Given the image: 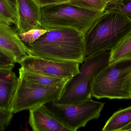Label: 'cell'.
Instances as JSON below:
<instances>
[{
    "instance_id": "obj_25",
    "label": "cell",
    "mask_w": 131,
    "mask_h": 131,
    "mask_svg": "<svg viewBox=\"0 0 131 131\" xmlns=\"http://www.w3.org/2000/svg\"><path fill=\"white\" fill-rule=\"evenodd\" d=\"M104 2H105V4H106V5H107L109 4V3H111V2L115 1V0H104Z\"/></svg>"
},
{
    "instance_id": "obj_19",
    "label": "cell",
    "mask_w": 131,
    "mask_h": 131,
    "mask_svg": "<svg viewBox=\"0 0 131 131\" xmlns=\"http://www.w3.org/2000/svg\"><path fill=\"white\" fill-rule=\"evenodd\" d=\"M47 31L48 30L42 28H34L27 32L18 34L22 41L25 44H30L37 40L41 35L46 33Z\"/></svg>"
},
{
    "instance_id": "obj_21",
    "label": "cell",
    "mask_w": 131,
    "mask_h": 131,
    "mask_svg": "<svg viewBox=\"0 0 131 131\" xmlns=\"http://www.w3.org/2000/svg\"><path fill=\"white\" fill-rule=\"evenodd\" d=\"M40 7L68 2L70 0H35Z\"/></svg>"
},
{
    "instance_id": "obj_4",
    "label": "cell",
    "mask_w": 131,
    "mask_h": 131,
    "mask_svg": "<svg viewBox=\"0 0 131 131\" xmlns=\"http://www.w3.org/2000/svg\"><path fill=\"white\" fill-rule=\"evenodd\" d=\"M110 51L85 57L79 71L65 85L60 97L54 102L61 105L81 103L92 99L95 76L109 63Z\"/></svg>"
},
{
    "instance_id": "obj_24",
    "label": "cell",
    "mask_w": 131,
    "mask_h": 131,
    "mask_svg": "<svg viewBox=\"0 0 131 131\" xmlns=\"http://www.w3.org/2000/svg\"><path fill=\"white\" fill-rule=\"evenodd\" d=\"M8 1L9 2V3L10 4L12 5V7L14 8L16 11V8H15V0H8Z\"/></svg>"
},
{
    "instance_id": "obj_9",
    "label": "cell",
    "mask_w": 131,
    "mask_h": 131,
    "mask_svg": "<svg viewBox=\"0 0 131 131\" xmlns=\"http://www.w3.org/2000/svg\"><path fill=\"white\" fill-rule=\"evenodd\" d=\"M30 55V50L22 41L16 29L0 22V57L20 64Z\"/></svg>"
},
{
    "instance_id": "obj_2",
    "label": "cell",
    "mask_w": 131,
    "mask_h": 131,
    "mask_svg": "<svg viewBox=\"0 0 131 131\" xmlns=\"http://www.w3.org/2000/svg\"><path fill=\"white\" fill-rule=\"evenodd\" d=\"M105 12L84 36L85 57L111 51L131 33V19L117 11Z\"/></svg>"
},
{
    "instance_id": "obj_11",
    "label": "cell",
    "mask_w": 131,
    "mask_h": 131,
    "mask_svg": "<svg viewBox=\"0 0 131 131\" xmlns=\"http://www.w3.org/2000/svg\"><path fill=\"white\" fill-rule=\"evenodd\" d=\"M29 124L34 131H71L44 105L29 110Z\"/></svg>"
},
{
    "instance_id": "obj_22",
    "label": "cell",
    "mask_w": 131,
    "mask_h": 131,
    "mask_svg": "<svg viewBox=\"0 0 131 131\" xmlns=\"http://www.w3.org/2000/svg\"><path fill=\"white\" fill-rule=\"evenodd\" d=\"M15 63L11 60L0 57V68L14 67Z\"/></svg>"
},
{
    "instance_id": "obj_17",
    "label": "cell",
    "mask_w": 131,
    "mask_h": 131,
    "mask_svg": "<svg viewBox=\"0 0 131 131\" xmlns=\"http://www.w3.org/2000/svg\"><path fill=\"white\" fill-rule=\"evenodd\" d=\"M68 2L80 7L94 11H105L106 4L104 0H70Z\"/></svg>"
},
{
    "instance_id": "obj_5",
    "label": "cell",
    "mask_w": 131,
    "mask_h": 131,
    "mask_svg": "<svg viewBox=\"0 0 131 131\" xmlns=\"http://www.w3.org/2000/svg\"><path fill=\"white\" fill-rule=\"evenodd\" d=\"M92 90L97 99H131V61L108 64L95 76Z\"/></svg>"
},
{
    "instance_id": "obj_1",
    "label": "cell",
    "mask_w": 131,
    "mask_h": 131,
    "mask_svg": "<svg viewBox=\"0 0 131 131\" xmlns=\"http://www.w3.org/2000/svg\"><path fill=\"white\" fill-rule=\"evenodd\" d=\"M84 34L68 28L48 30L37 40L26 44L33 56L79 64L85 58Z\"/></svg>"
},
{
    "instance_id": "obj_12",
    "label": "cell",
    "mask_w": 131,
    "mask_h": 131,
    "mask_svg": "<svg viewBox=\"0 0 131 131\" xmlns=\"http://www.w3.org/2000/svg\"><path fill=\"white\" fill-rule=\"evenodd\" d=\"M14 67L0 68V108L9 111L18 82Z\"/></svg>"
},
{
    "instance_id": "obj_20",
    "label": "cell",
    "mask_w": 131,
    "mask_h": 131,
    "mask_svg": "<svg viewBox=\"0 0 131 131\" xmlns=\"http://www.w3.org/2000/svg\"><path fill=\"white\" fill-rule=\"evenodd\" d=\"M13 114L9 111L0 108V131L5 130L10 124Z\"/></svg>"
},
{
    "instance_id": "obj_23",
    "label": "cell",
    "mask_w": 131,
    "mask_h": 131,
    "mask_svg": "<svg viewBox=\"0 0 131 131\" xmlns=\"http://www.w3.org/2000/svg\"><path fill=\"white\" fill-rule=\"evenodd\" d=\"M131 131V122L127 125L122 128L120 131Z\"/></svg>"
},
{
    "instance_id": "obj_8",
    "label": "cell",
    "mask_w": 131,
    "mask_h": 131,
    "mask_svg": "<svg viewBox=\"0 0 131 131\" xmlns=\"http://www.w3.org/2000/svg\"><path fill=\"white\" fill-rule=\"evenodd\" d=\"M24 70L69 80L79 71V63L61 61L30 55L20 64Z\"/></svg>"
},
{
    "instance_id": "obj_6",
    "label": "cell",
    "mask_w": 131,
    "mask_h": 131,
    "mask_svg": "<svg viewBox=\"0 0 131 131\" xmlns=\"http://www.w3.org/2000/svg\"><path fill=\"white\" fill-rule=\"evenodd\" d=\"M67 82L58 86L46 87L18 77L9 111L16 114L55 101L60 97Z\"/></svg>"
},
{
    "instance_id": "obj_13",
    "label": "cell",
    "mask_w": 131,
    "mask_h": 131,
    "mask_svg": "<svg viewBox=\"0 0 131 131\" xmlns=\"http://www.w3.org/2000/svg\"><path fill=\"white\" fill-rule=\"evenodd\" d=\"M131 122V106L115 112L108 120L103 131H120Z\"/></svg>"
},
{
    "instance_id": "obj_15",
    "label": "cell",
    "mask_w": 131,
    "mask_h": 131,
    "mask_svg": "<svg viewBox=\"0 0 131 131\" xmlns=\"http://www.w3.org/2000/svg\"><path fill=\"white\" fill-rule=\"evenodd\" d=\"M131 61V33L110 51L109 63Z\"/></svg>"
},
{
    "instance_id": "obj_16",
    "label": "cell",
    "mask_w": 131,
    "mask_h": 131,
    "mask_svg": "<svg viewBox=\"0 0 131 131\" xmlns=\"http://www.w3.org/2000/svg\"><path fill=\"white\" fill-rule=\"evenodd\" d=\"M0 22L16 25V11L8 0H0Z\"/></svg>"
},
{
    "instance_id": "obj_3",
    "label": "cell",
    "mask_w": 131,
    "mask_h": 131,
    "mask_svg": "<svg viewBox=\"0 0 131 131\" xmlns=\"http://www.w3.org/2000/svg\"><path fill=\"white\" fill-rule=\"evenodd\" d=\"M105 11H91L69 2L40 7L41 27L47 30L72 28L84 35Z\"/></svg>"
},
{
    "instance_id": "obj_18",
    "label": "cell",
    "mask_w": 131,
    "mask_h": 131,
    "mask_svg": "<svg viewBox=\"0 0 131 131\" xmlns=\"http://www.w3.org/2000/svg\"><path fill=\"white\" fill-rule=\"evenodd\" d=\"M117 11L131 19V0H115L106 5L105 11Z\"/></svg>"
},
{
    "instance_id": "obj_14",
    "label": "cell",
    "mask_w": 131,
    "mask_h": 131,
    "mask_svg": "<svg viewBox=\"0 0 131 131\" xmlns=\"http://www.w3.org/2000/svg\"><path fill=\"white\" fill-rule=\"evenodd\" d=\"M19 72L20 77L29 82L46 87L58 86L66 83L69 80L26 71L20 68H19Z\"/></svg>"
},
{
    "instance_id": "obj_10",
    "label": "cell",
    "mask_w": 131,
    "mask_h": 131,
    "mask_svg": "<svg viewBox=\"0 0 131 131\" xmlns=\"http://www.w3.org/2000/svg\"><path fill=\"white\" fill-rule=\"evenodd\" d=\"M16 31L18 34L41 28L40 7L35 0H15Z\"/></svg>"
},
{
    "instance_id": "obj_7",
    "label": "cell",
    "mask_w": 131,
    "mask_h": 131,
    "mask_svg": "<svg viewBox=\"0 0 131 131\" xmlns=\"http://www.w3.org/2000/svg\"><path fill=\"white\" fill-rule=\"evenodd\" d=\"M104 105L91 99L78 104L61 105L53 101L44 105L70 131H76L98 118Z\"/></svg>"
}]
</instances>
